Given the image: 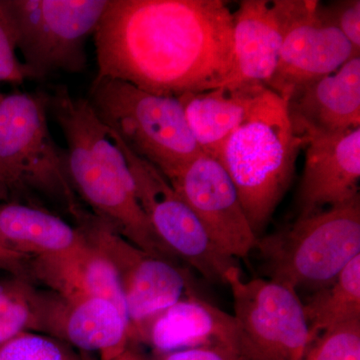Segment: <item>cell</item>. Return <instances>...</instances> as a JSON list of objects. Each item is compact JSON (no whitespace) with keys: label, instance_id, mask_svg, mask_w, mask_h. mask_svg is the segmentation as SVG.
I'll use <instances>...</instances> for the list:
<instances>
[{"label":"cell","instance_id":"cell-1","mask_svg":"<svg viewBox=\"0 0 360 360\" xmlns=\"http://www.w3.org/2000/svg\"><path fill=\"white\" fill-rule=\"evenodd\" d=\"M233 13L222 0H108L94 32V79L179 97L229 82Z\"/></svg>","mask_w":360,"mask_h":360},{"label":"cell","instance_id":"cell-2","mask_svg":"<svg viewBox=\"0 0 360 360\" xmlns=\"http://www.w3.org/2000/svg\"><path fill=\"white\" fill-rule=\"evenodd\" d=\"M49 111L65 135L68 177L77 195L132 245L176 264L139 205L127 158L89 101L58 85L49 94Z\"/></svg>","mask_w":360,"mask_h":360},{"label":"cell","instance_id":"cell-3","mask_svg":"<svg viewBox=\"0 0 360 360\" xmlns=\"http://www.w3.org/2000/svg\"><path fill=\"white\" fill-rule=\"evenodd\" d=\"M300 148L302 139L291 123L288 98L269 87L224 144L220 163L257 238L290 186Z\"/></svg>","mask_w":360,"mask_h":360},{"label":"cell","instance_id":"cell-4","mask_svg":"<svg viewBox=\"0 0 360 360\" xmlns=\"http://www.w3.org/2000/svg\"><path fill=\"white\" fill-rule=\"evenodd\" d=\"M47 92H14L0 99V188L39 193L77 220L84 212L68 177L66 153L47 122Z\"/></svg>","mask_w":360,"mask_h":360},{"label":"cell","instance_id":"cell-5","mask_svg":"<svg viewBox=\"0 0 360 360\" xmlns=\"http://www.w3.org/2000/svg\"><path fill=\"white\" fill-rule=\"evenodd\" d=\"M87 101L110 131L167 179L203 153L177 97L103 78L94 80Z\"/></svg>","mask_w":360,"mask_h":360},{"label":"cell","instance_id":"cell-6","mask_svg":"<svg viewBox=\"0 0 360 360\" xmlns=\"http://www.w3.org/2000/svg\"><path fill=\"white\" fill-rule=\"evenodd\" d=\"M270 281L295 290L333 283L360 255L359 195L343 205L298 219L283 231L257 238Z\"/></svg>","mask_w":360,"mask_h":360},{"label":"cell","instance_id":"cell-7","mask_svg":"<svg viewBox=\"0 0 360 360\" xmlns=\"http://www.w3.org/2000/svg\"><path fill=\"white\" fill-rule=\"evenodd\" d=\"M108 0H0L30 78L86 68L85 44Z\"/></svg>","mask_w":360,"mask_h":360},{"label":"cell","instance_id":"cell-8","mask_svg":"<svg viewBox=\"0 0 360 360\" xmlns=\"http://www.w3.org/2000/svg\"><path fill=\"white\" fill-rule=\"evenodd\" d=\"M234 302L239 360H302L309 328L297 291L265 278L227 274Z\"/></svg>","mask_w":360,"mask_h":360},{"label":"cell","instance_id":"cell-9","mask_svg":"<svg viewBox=\"0 0 360 360\" xmlns=\"http://www.w3.org/2000/svg\"><path fill=\"white\" fill-rule=\"evenodd\" d=\"M108 131L127 158L137 200L156 236L175 257L207 281L225 284L227 274L239 269L236 258L213 243L195 213L155 165L134 155L117 135Z\"/></svg>","mask_w":360,"mask_h":360},{"label":"cell","instance_id":"cell-10","mask_svg":"<svg viewBox=\"0 0 360 360\" xmlns=\"http://www.w3.org/2000/svg\"><path fill=\"white\" fill-rule=\"evenodd\" d=\"M77 222L90 245L115 270L130 331L182 298L195 295L193 276L187 270L132 245L105 220L84 210Z\"/></svg>","mask_w":360,"mask_h":360},{"label":"cell","instance_id":"cell-11","mask_svg":"<svg viewBox=\"0 0 360 360\" xmlns=\"http://www.w3.org/2000/svg\"><path fill=\"white\" fill-rule=\"evenodd\" d=\"M167 179L220 250L236 259L255 250L258 238L219 160L201 153Z\"/></svg>","mask_w":360,"mask_h":360},{"label":"cell","instance_id":"cell-12","mask_svg":"<svg viewBox=\"0 0 360 360\" xmlns=\"http://www.w3.org/2000/svg\"><path fill=\"white\" fill-rule=\"evenodd\" d=\"M360 56L321 13L319 1L293 0L276 73L267 87L288 98L295 87L326 77Z\"/></svg>","mask_w":360,"mask_h":360},{"label":"cell","instance_id":"cell-13","mask_svg":"<svg viewBox=\"0 0 360 360\" xmlns=\"http://www.w3.org/2000/svg\"><path fill=\"white\" fill-rule=\"evenodd\" d=\"M305 149L300 217L343 205L359 195L360 127L338 134L300 137Z\"/></svg>","mask_w":360,"mask_h":360},{"label":"cell","instance_id":"cell-14","mask_svg":"<svg viewBox=\"0 0 360 360\" xmlns=\"http://www.w3.org/2000/svg\"><path fill=\"white\" fill-rule=\"evenodd\" d=\"M293 0H243L233 13V70L226 84H264L276 73Z\"/></svg>","mask_w":360,"mask_h":360},{"label":"cell","instance_id":"cell-15","mask_svg":"<svg viewBox=\"0 0 360 360\" xmlns=\"http://www.w3.org/2000/svg\"><path fill=\"white\" fill-rule=\"evenodd\" d=\"M44 330L73 347L96 352L101 360H115L129 349V315L103 297L63 300L47 295Z\"/></svg>","mask_w":360,"mask_h":360},{"label":"cell","instance_id":"cell-16","mask_svg":"<svg viewBox=\"0 0 360 360\" xmlns=\"http://www.w3.org/2000/svg\"><path fill=\"white\" fill-rule=\"evenodd\" d=\"M295 134H338L360 127V56L295 87L288 99Z\"/></svg>","mask_w":360,"mask_h":360},{"label":"cell","instance_id":"cell-17","mask_svg":"<svg viewBox=\"0 0 360 360\" xmlns=\"http://www.w3.org/2000/svg\"><path fill=\"white\" fill-rule=\"evenodd\" d=\"M130 340L146 343L153 352L210 345L238 348V342L233 315L202 300L198 293L182 298L135 326L130 331Z\"/></svg>","mask_w":360,"mask_h":360},{"label":"cell","instance_id":"cell-18","mask_svg":"<svg viewBox=\"0 0 360 360\" xmlns=\"http://www.w3.org/2000/svg\"><path fill=\"white\" fill-rule=\"evenodd\" d=\"M265 89L259 84H224L177 97L201 151L219 160L227 139L245 122Z\"/></svg>","mask_w":360,"mask_h":360},{"label":"cell","instance_id":"cell-19","mask_svg":"<svg viewBox=\"0 0 360 360\" xmlns=\"http://www.w3.org/2000/svg\"><path fill=\"white\" fill-rule=\"evenodd\" d=\"M33 274L63 300L103 297L127 312L122 288L112 265L94 246L56 257H34Z\"/></svg>","mask_w":360,"mask_h":360},{"label":"cell","instance_id":"cell-20","mask_svg":"<svg viewBox=\"0 0 360 360\" xmlns=\"http://www.w3.org/2000/svg\"><path fill=\"white\" fill-rule=\"evenodd\" d=\"M0 239L26 257L66 255L89 245L79 227L42 208L18 202L0 205Z\"/></svg>","mask_w":360,"mask_h":360},{"label":"cell","instance_id":"cell-21","mask_svg":"<svg viewBox=\"0 0 360 360\" xmlns=\"http://www.w3.org/2000/svg\"><path fill=\"white\" fill-rule=\"evenodd\" d=\"M309 343L323 331L360 319V255L328 285L303 303Z\"/></svg>","mask_w":360,"mask_h":360},{"label":"cell","instance_id":"cell-22","mask_svg":"<svg viewBox=\"0 0 360 360\" xmlns=\"http://www.w3.org/2000/svg\"><path fill=\"white\" fill-rule=\"evenodd\" d=\"M46 295L21 277L0 281V345L30 330H44Z\"/></svg>","mask_w":360,"mask_h":360},{"label":"cell","instance_id":"cell-23","mask_svg":"<svg viewBox=\"0 0 360 360\" xmlns=\"http://www.w3.org/2000/svg\"><path fill=\"white\" fill-rule=\"evenodd\" d=\"M302 360H360V319L317 335L309 343Z\"/></svg>","mask_w":360,"mask_h":360},{"label":"cell","instance_id":"cell-24","mask_svg":"<svg viewBox=\"0 0 360 360\" xmlns=\"http://www.w3.org/2000/svg\"><path fill=\"white\" fill-rule=\"evenodd\" d=\"M0 360H82L65 343L25 331L0 345Z\"/></svg>","mask_w":360,"mask_h":360},{"label":"cell","instance_id":"cell-25","mask_svg":"<svg viewBox=\"0 0 360 360\" xmlns=\"http://www.w3.org/2000/svg\"><path fill=\"white\" fill-rule=\"evenodd\" d=\"M15 37L0 6V82L21 84L30 78L25 65L16 56Z\"/></svg>","mask_w":360,"mask_h":360},{"label":"cell","instance_id":"cell-26","mask_svg":"<svg viewBox=\"0 0 360 360\" xmlns=\"http://www.w3.org/2000/svg\"><path fill=\"white\" fill-rule=\"evenodd\" d=\"M321 13L333 23L360 54V1L345 0L323 6L319 2Z\"/></svg>","mask_w":360,"mask_h":360},{"label":"cell","instance_id":"cell-27","mask_svg":"<svg viewBox=\"0 0 360 360\" xmlns=\"http://www.w3.org/2000/svg\"><path fill=\"white\" fill-rule=\"evenodd\" d=\"M149 360H239L238 348L227 345H201L167 352H153Z\"/></svg>","mask_w":360,"mask_h":360},{"label":"cell","instance_id":"cell-28","mask_svg":"<svg viewBox=\"0 0 360 360\" xmlns=\"http://www.w3.org/2000/svg\"><path fill=\"white\" fill-rule=\"evenodd\" d=\"M6 193L0 188V196L6 195ZM28 257L20 253L15 252L7 248L4 241L0 239V266L7 267V269H14L18 271L20 270L21 264Z\"/></svg>","mask_w":360,"mask_h":360},{"label":"cell","instance_id":"cell-29","mask_svg":"<svg viewBox=\"0 0 360 360\" xmlns=\"http://www.w3.org/2000/svg\"><path fill=\"white\" fill-rule=\"evenodd\" d=\"M115 360H144L141 356H139V354H135L134 352L130 350L129 348L127 350H125L124 352L120 356H118L117 359Z\"/></svg>","mask_w":360,"mask_h":360},{"label":"cell","instance_id":"cell-30","mask_svg":"<svg viewBox=\"0 0 360 360\" xmlns=\"http://www.w3.org/2000/svg\"><path fill=\"white\" fill-rule=\"evenodd\" d=\"M2 96H4V94H2L1 92H0V99L2 98Z\"/></svg>","mask_w":360,"mask_h":360}]
</instances>
